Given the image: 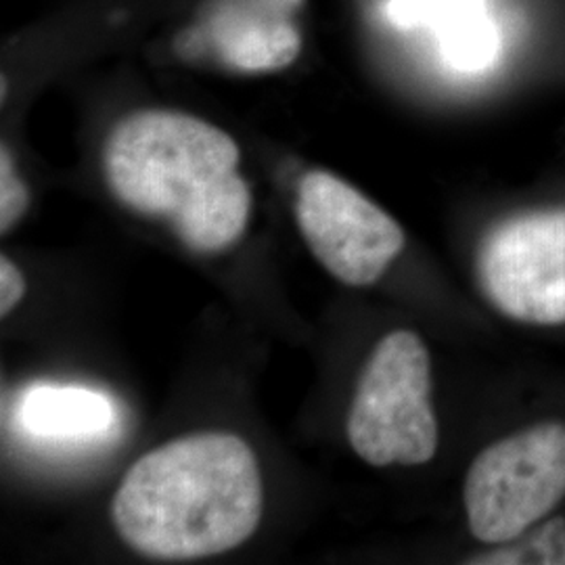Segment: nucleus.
I'll list each match as a JSON object with an SVG mask.
<instances>
[{
  "label": "nucleus",
  "instance_id": "1",
  "mask_svg": "<svg viewBox=\"0 0 565 565\" xmlns=\"http://www.w3.org/2000/svg\"><path fill=\"white\" fill-rule=\"evenodd\" d=\"M263 505V476L249 445L235 434L202 431L142 455L121 480L111 518L137 553L189 562L245 543Z\"/></svg>",
  "mask_w": 565,
  "mask_h": 565
},
{
  "label": "nucleus",
  "instance_id": "2",
  "mask_svg": "<svg viewBox=\"0 0 565 565\" xmlns=\"http://www.w3.org/2000/svg\"><path fill=\"white\" fill-rule=\"evenodd\" d=\"M239 160L231 135L172 109L121 118L103 147L109 191L126 207L170 223L200 254L223 252L247 228L252 189Z\"/></svg>",
  "mask_w": 565,
  "mask_h": 565
},
{
  "label": "nucleus",
  "instance_id": "3",
  "mask_svg": "<svg viewBox=\"0 0 565 565\" xmlns=\"http://www.w3.org/2000/svg\"><path fill=\"white\" fill-rule=\"evenodd\" d=\"M429 352L413 331H394L373 350L348 415V440L375 467L422 465L438 450L429 401Z\"/></svg>",
  "mask_w": 565,
  "mask_h": 565
},
{
  "label": "nucleus",
  "instance_id": "4",
  "mask_svg": "<svg viewBox=\"0 0 565 565\" xmlns=\"http://www.w3.org/2000/svg\"><path fill=\"white\" fill-rule=\"evenodd\" d=\"M465 509L476 539L505 545L565 497V425L541 424L482 450L467 471Z\"/></svg>",
  "mask_w": 565,
  "mask_h": 565
},
{
  "label": "nucleus",
  "instance_id": "5",
  "mask_svg": "<svg viewBox=\"0 0 565 565\" xmlns=\"http://www.w3.org/2000/svg\"><path fill=\"white\" fill-rule=\"evenodd\" d=\"M478 277L507 317L565 323V210L527 212L494 226L478 254Z\"/></svg>",
  "mask_w": 565,
  "mask_h": 565
},
{
  "label": "nucleus",
  "instance_id": "6",
  "mask_svg": "<svg viewBox=\"0 0 565 565\" xmlns=\"http://www.w3.org/2000/svg\"><path fill=\"white\" fill-rule=\"evenodd\" d=\"M296 218L317 260L352 287L377 281L406 243L403 226L377 203L324 170L298 184Z\"/></svg>",
  "mask_w": 565,
  "mask_h": 565
},
{
  "label": "nucleus",
  "instance_id": "7",
  "mask_svg": "<svg viewBox=\"0 0 565 565\" xmlns=\"http://www.w3.org/2000/svg\"><path fill=\"white\" fill-rule=\"evenodd\" d=\"M303 0H212L198 28L182 32L181 55H212L243 74H270L298 60L294 21Z\"/></svg>",
  "mask_w": 565,
  "mask_h": 565
},
{
  "label": "nucleus",
  "instance_id": "8",
  "mask_svg": "<svg viewBox=\"0 0 565 565\" xmlns=\"http://www.w3.org/2000/svg\"><path fill=\"white\" fill-rule=\"evenodd\" d=\"M21 424L42 438H84L109 429L114 406L82 385H36L21 401Z\"/></svg>",
  "mask_w": 565,
  "mask_h": 565
},
{
  "label": "nucleus",
  "instance_id": "9",
  "mask_svg": "<svg viewBox=\"0 0 565 565\" xmlns=\"http://www.w3.org/2000/svg\"><path fill=\"white\" fill-rule=\"evenodd\" d=\"M422 23L434 20L440 32L446 60L463 72L490 65L499 36L488 20L484 0H419Z\"/></svg>",
  "mask_w": 565,
  "mask_h": 565
},
{
  "label": "nucleus",
  "instance_id": "10",
  "mask_svg": "<svg viewBox=\"0 0 565 565\" xmlns=\"http://www.w3.org/2000/svg\"><path fill=\"white\" fill-rule=\"evenodd\" d=\"M469 564L565 565V520L555 518L530 532V536H520L497 551L478 555L476 559H469Z\"/></svg>",
  "mask_w": 565,
  "mask_h": 565
},
{
  "label": "nucleus",
  "instance_id": "11",
  "mask_svg": "<svg viewBox=\"0 0 565 565\" xmlns=\"http://www.w3.org/2000/svg\"><path fill=\"white\" fill-rule=\"evenodd\" d=\"M28 189L21 181L7 147L0 151V233H9L28 210Z\"/></svg>",
  "mask_w": 565,
  "mask_h": 565
},
{
  "label": "nucleus",
  "instance_id": "12",
  "mask_svg": "<svg viewBox=\"0 0 565 565\" xmlns=\"http://www.w3.org/2000/svg\"><path fill=\"white\" fill-rule=\"evenodd\" d=\"M25 294V281L20 268L7 256L0 258V315L7 317Z\"/></svg>",
  "mask_w": 565,
  "mask_h": 565
}]
</instances>
